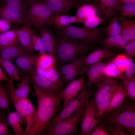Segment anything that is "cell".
Returning a JSON list of instances; mask_svg holds the SVG:
<instances>
[{
	"label": "cell",
	"instance_id": "obj_1",
	"mask_svg": "<svg viewBox=\"0 0 135 135\" xmlns=\"http://www.w3.org/2000/svg\"><path fill=\"white\" fill-rule=\"evenodd\" d=\"M37 98L36 115L28 135H42L51 121L61 109L62 100L60 92L34 91Z\"/></svg>",
	"mask_w": 135,
	"mask_h": 135
},
{
	"label": "cell",
	"instance_id": "obj_2",
	"mask_svg": "<svg viewBox=\"0 0 135 135\" xmlns=\"http://www.w3.org/2000/svg\"><path fill=\"white\" fill-rule=\"evenodd\" d=\"M55 36L54 57L58 66L85 55L94 46L64 35L57 34Z\"/></svg>",
	"mask_w": 135,
	"mask_h": 135
},
{
	"label": "cell",
	"instance_id": "obj_3",
	"mask_svg": "<svg viewBox=\"0 0 135 135\" xmlns=\"http://www.w3.org/2000/svg\"><path fill=\"white\" fill-rule=\"evenodd\" d=\"M105 114H107L106 117L100 122L104 126H120L126 130L130 135H135L134 104L128 101L124 102L114 111Z\"/></svg>",
	"mask_w": 135,
	"mask_h": 135
},
{
	"label": "cell",
	"instance_id": "obj_4",
	"mask_svg": "<svg viewBox=\"0 0 135 135\" xmlns=\"http://www.w3.org/2000/svg\"><path fill=\"white\" fill-rule=\"evenodd\" d=\"M56 30L57 34L66 35L94 46L102 44L105 34L104 28L101 26L89 29L72 24Z\"/></svg>",
	"mask_w": 135,
	"mask_h": 135
},
{
	"label": "cell",
	"instance_id": "obj_5",
	"mask_svg": "<svg viewBox=\"0 0 135 135\" xmlns=\"http://www.w3.org/2000/svg\"><path fill=\"white\" fill-rule=\"evenodd\" d=\"M86 104L80 107L74 114L64 120L53 126L47 127L42 135L78 134V125L85 110Z\"/></svg>",
	"mask_w": 135,
	"mask_h": 135
},
{
	"label": "cell",
	"instance_id": "obj_6",
	"mask_svg": "<svg viewBox=\"0 0 135 135\" xmlns=\"http://www.w3.org/2000/svg\"><path fill=\"white\" fill-rule=\"evenodd\" d=\"M90 94V92L84 86L80 93L63 108L59 114L55 115L47 127L54 126L72 115L80 107L86 103L89 100Z\"/></svg>",
	"mask_w": 135,
	"mask_h": 135
},
{
	"label": "cell",
	"instance_id": "obj_7",
	"mask_svg": "<svg viewBox=\"0 0 135 135\" xmlns=\"http://www.w3.org/2000/svg\"><path fill=\"white\" fill-rule=\"evenodd\" d=\"M96 105L94 101L88 100L86 104V109L80 120L81 128L79 135H90L94 128L99 124L100 121L96 118Z\"/></svg>",
	"mask_w": 135,
	"mask_h": 135
},
{
	"label": "cell",
	"instance_id": "obj_8",
	"mask_svg": "<svg viewBox=\"0 0 135 135\" xmlns=\"http://www.w3.org/2000/svg\"><path fill=\"white\" fill-rule=\"evenodd\" d=\"M31 84L34 91H51L60 92L63 89L39 73L36 68L28 75Z\"/></svg>",
	"mask_w": 135,
	"mask_h": 135
},
{
	"label": "cell",
	"instance_id": "obj_9",
	"mask_svg": "<svg viewBox=\"0 0 135 135\" xmlns=\"http://www.w3.org/2000/svg\"><path fill=\"white\" fill-rule=\"evenodd\" d=\"M85 74L69 83L60 92L63 102V108L76 98L83 89Z\"/></svg>",
	"mask_w": 135,
	"mask_h": 135
},
{
	"label": "cell",
	"instance_id": "obj_10",
	"mask_svg": "<svg viewBox=\"0 0 135 135\" xmlns=\"http://www.w3.org/2000/svg\"><path fill=\"white\" fill-rule=\"evenodd\" d=\"M21 76L22 78L16 88L14 86V81L10 80L7 83L8 94L13 95L18 99L28 98L31 92V84L28 75L21 74Z\"/></svg>",
	"mask_w": 135,
	"mask_h": 135
},
{
	"label": "cell",
	"instance_id": "obj_11",
	"mask_svg": "<svg viewBox=\"0 0 135 135\" xmlns=\"http://www.w3.org/2000/svg\"><path fill=\"white\" fill-rule=\"evenodd\" d=\"M51 10L53 15H69L70 10L78 4L74 0H42Z\"/></svg>",
	"mask_w": 135,
	"mask_h": 135
},
{
	"label": "cell",
	"instance_id": "obj_12",
	"mask_svg": "<svg viewBox=\"0 0 135 135\" xmlns=\"http://www.w3.org/2000/svg\"><path fill=\"white\" fill-rule=\"evenodd\" d=\"M108 63L101 61L86 66L85 74L89 84H98L104 76V71Z\"/></svg>",
	"mask_w": 135,
	"mask_h": 135
},
{
	"label": "cell",
	"instance_id": "obj_13",
	"mask_svg": "<svg viewBox=\"0 0 135 135\" xmlns=\"http://www.w3.org/2000/svg\"><path fill=\"white\" fill-rule=\"evenodd\" d=\"M99 14L105 20L116 15L118 11L117 0H92Z\"/></svg>",
	"mask_w": 135,
	"mask_h": 135
},
{
	"label": "cell",
	"instance_id": "obj_14",
	"mask_svg": "<svg viewBox=\"0 0 135 135\" xmlns=\"http://www.w3.org/2000/svg\"><path fill=\"white\" fill-rule=\"evenodd\" d=\"M38 54L28 53L14 60L20 70L29 75L36 68V66Z\"/></svg>",
	"mask_w": 135,
	"mask_h": 135
},
{
	"label": "cell",
	"instance_id": "obj_15",
	"mask_svg": "<svg viewBox=\"0 0 135 135\" xmlns=\"http://www.w3.org/2000/svg\"><path fill=\"white\" fill-rule=\"evenodd\" d=\"M0 18L5 19L11 23L24 25V26L30 28L26 16L20 12L4 5H2L0 7Z\"/></svg>",
	"mask_w": 135,
	"mask_h": 135
},
{
	"label": "cell",
	"instance_id": "obj_16",
	"mask_svg": "<svg viewBox=\"0 0 135 135\" xmlns=\"http://www.w3.org/2000/svg\"><path fill=\"white\" fill-rule=\"evenodd\" d=\"M114 55V51L112 48H96L88 55L84 56V64L85 66H88L111 58Z\"/></svg>",
	"mask_w": 135,
	"mask_h": 135
},
{
	"label": "cell",
	"instance_id": "obj_17",
	"mask_svg": "<svg viewBox=\"0 0 135 135\" xmlns=\"http://www.w3.org/2000/svg\"><path fill=\"white\" fill-rule=\"evenodd\" d=\"M82 20L75 15H57L52 16L48 26L53 27L56 30L64 28L72 24L82 23Z\"/></svg>",
	"mask_w": 135,
	"mask_h": 135
},
{
	"label": "cell",
	"instance_id": "obj_18",
	"mask_svg": "<svg viewBox=\"0 0 135 135\" xmlns=\"http://www.w3.org/2000/svg\"><path fill=\"white\" fill-rule=\"evenodd\" d=\"M40 36L47 53L54 56L56 49L55 36L47 27L43 28L40 30Z\"/></svg>",
	"mask_w": 135,
	"mask_h": 135
},
{
	"label": "cell",
	"instance_id": "obj_19",
	"mask_svg": "<svg viewBox=\"0 0 135 135\" xmlns=\"http://www.w3.org/2000/svg\"><path fill=\"white\" fill-rule=\"evenodd\" d=\"M118 83H116L107 93L105 94L96 105V117L100 121L108 109L112 94L116 88Z\"/></svg>",
	"mask_w": 135,
	"mask_h": 135
},
{
	"label": "cell",
	"instance_id": "obj_20",
	"mask_svg": "<svg viewBox=\"0 0 135 135\" xmlns=\"http://www.w3.org/2000/svg\"><path fill=\"white\" fill-rule=\"evenodd\" d=\"M28 53L19 42L0 50V55L2 58L11 60Z\"/></svg>",
	"mask_w": 135,
	"mask_h": 135
},
{
	"label": "cell",
	"instance_id": "obj_21",
	"mask_svg": "<svg viewBox=\"0 0 135 135\" xmlns=\"http://www.w3.org/2000/svg\"><path fill=\"white\" fill-rule=\"evenodd\" d=\"M126 97L122 82L118 84L113 93L109 108L106 113L114 112L118 109L124 101Z\"/></svg>",
	"mask_w": 135,
	"mask_h": 135
},
{
	"label": "cell",
	"instance_id": "obj_22",
	"mask_svg": "<svg viewBox=\"0 0 135 135\" xmlns=\"http://www.w3.org/2000/svg\"><path fill=\"white\" fill-rule=\"evenodd\" d=\"M19 42L29 53H34L32 42V38L33 33L30 28L24 26L16 29Z\"/></svg>",
	"mask_w": 135,
	"mask_h": 135
},
{
	"label": "cell",
	"instance_id": "obj_23",
	"mask_svg": "<svg viewBox=\"0 0 135 135\" xmlns=\"http://www.w3.org/2000/svg\"><path fill=\"white\" fill-rule=\"evenodd\" d=\"M117 82L116 79L105 76H104L98 84V88L94 94V98L93 100L96 105Z\"/></svg>",
	"mask_w": 135,
	"mask_h": 135
},
{
	"label": "cell",
	"instance_id": "obj_24",
	"mask_svg": "<svg viewBox=\"0 0 135 135\" xmlns=\"http://www.w3.org/2000/svg\"><path fill=\"white\" fill-rule=\"evenodd\" d=\"M118 18L120 21L121 34L128 42L135 39V20L127 18Z\"/></svg>",
	"mask_w": 135,
	"mask_h": 135
},
{
	"label": "cell",
	"instance_id": "obj_25",
	"mask_svg": "<svg viewBox=\"0 0 135 135\" xmlns=\"http://www.w3.org/2000/svg\"><path fill=\"white\" fill-rule=\"evenodd\" d=\"M0 66L8 74L10 80L19 81L22 78L20 72L11 60L4 58L0 55Z\"/></svg>",
	"mask_w": 135,
	"mask_h": 135
},
{
	"label": "cell",
	"instance_id": "obj_26",
	"mask_svg": "<svg viewBox=\"0 0 135 135\" xmlns=\"http://www.w3.org/2000/svg\"><path fill=\"white\" fill-rule=\"evenodd\" d=\"M75 15L82 21L88 18L99 14L96 6L93 3L78 5Z\"/></svg>",
	"mask_w": 135,
	"mask_h": 135
},
{
	"label": "cell",
	"instance_id": "obj_27",
	"mask_svg": "<svg viewBox=\"0 0 135 135\" xmlns=\"http://www.w3.org/2000/svg\"><path fill=\"white\" fill-rule=\"evenodd\" d=\"M56 64L54 56L47 53L38 54L36 68V70L44 73Z\"/></svg>",
	"mask_w": 135,
	"mask_h": 135
},
{
	"label": "cell",
	"instance_id": "obj_28",
	"mask_svg": "<svg viewBox=\"0 0 135 135\" xmlns=\"http://www.w3.org/2000/svg\"><path fill=\"white\" fill-rule=\"evenodd\" d=\"M128 42L120 34L115 36L104 37L102 44L104 48L110 49L114 48L124 50Z\"/></svg>",
	"mask_w": 135,
	"mask_h": 135
},
{
	"label": "cell",
	"instance_id": "obj_29",
	"mask_svg": "<svg viewBox=\"0 0 135 135\" xmlns=\"http://www.w3.org/2000/svg\"><path fill=\"white\" fill-rule=\"evenodd\" d=\"M83 59V58L80 62L70 69L61 78L62 84L64 86H66L70 82L76 79L78 77L80 76L85 74L86 66L84 65V64Z\"/></svg>",
	"mask_w": 135,
	"mask_h": 135
},
{
	"label": "cell",
	"instance_id": "obj_30",
	"mask_svg": "<svg viewBox=\"0 0 135 135\" xmlns=\"http://www.w3.org/2000/svg\"><path fill=\"white\" fill-rule=\"evenodd\" d=\"M9 101L14 107L16 112L20 116L21 123L23 126L26 123L25 116L29 100L28 98L22 99H18L13 96L9 97Z\"/></svg>",
	"mask_w": 135,
	"mask_h": 135
},
{
	"label": "cell",
	"instance_id": "obj_31",
	"mask_svg": "<svg viewBox=\"0 0 135 135\" xmlns=\"http://www.w3.org/2000/svg\"><path fill=\"white\" fill-rule=\"evenodd\" d=\"M7 120L8 126L12 128L15 135H26L22 125L20 118L16 111L8 113Z\"/></svg>",
	"mask_w": 135,
	"mask_h": 135
},
{
	"label": "cell",
	"instance_id": "obj_32",
	"mask_svg": "<svg viewBox=\"0 0 135 135\" xmlns=\"http://www.w3.org/2000/svg\"><path fill=\"white\" fill-rule=\"evenodd\" d=\"M52 16L51 10L43 2L40 13L34 26L40 31L44 27L48 26Z\"/></svg>",
	"mask_w": 135,
	"mask_h": 135
},
{
	"label": "cell",
	"instance_id": "obj_33",
	"mask_svg": "<svg viewBox=\"0 0 135 135\" xmlns=\"http://www.w3.org/2000/svg\"><path fill=\"white\" fill-rule=\"evenodd\" d=\"M43 1L38 0L29 6L26 18L30 26H34L40 13Z\"/></svg>",
	"mask_w": 135,
	"mask_h": 135
},
{
	"label": "cell",
	"instance_id": "obj_34",
	"mask_svg": "<svg viewBox=\"0 0 135 135\" xmlns=\"http://www.w3.org/2000/svg\"><path fill=\"white\" fill-rule=\"evenodd\" d=\"M18 42L16 30H9L0 33V50Z\"/></svg>",
	"mask_w": 135,
	"mask_h": 135
},
{
	"label": "cell",
	"instance_id": "obj_35",
	"mask_svg": "<svg viewBox=\"0 0 135 135\" xmlns=\"http://www.w3.org/2000/svg\"><path fill=\"white\" fill-rule=\"evenodd\" d=\"M36 109L29 100L25 116L26 126L25 131L26 135H28L34 124L36 117Z\"/></svg>",
	"mask_w": 135,
	"mask_h": 135
},
{
	"label": "cell",
	"instance_id": "obj_36",
	"mask_svg": "<svg viewBox=\"0 0 135 135\" xmlns=\"http://www.w3.org/2000/svg\"><path fill=\"white\" fill-rule=\"evenodd\" d=\"M109 20L110 21L109 24L104 28V32L107 37L112 36L120 34V27L118 17H112Z\"/></svg>",
	"mask_w": 135,
	"mask_h": 135
},
{
	"label": "cell",
	"instance_id": "obj_37",
	"mask_svg": "<svg viewBox=\"0 0 135 135\" xmlns=\"http://www.w3.org/2000/svg\"><path fill=\"white\" fill-rule=\"evenodd\" d=\"M104 76L122 81L125 78L124 74L117 68L112 60L108 63L104 70Z\"/></svg>",
	"mask_w": 135,
	"mask_h": 135
},
{
	"label": "cell",
	"instance_id": "obj_38",
	"mask_svg": "<svg viewBox=\"0 0 135 135\" xmlns=\"http://www.w3.org/2000/svg\"><path fill=\"white\" fill-rule=\"evenodd\" d=\"M2 5L6 6L19 12L26 16L28 10L27 6L22 0H2Z\"/></svg>",
	"mask_w": 135,
	"mask_h": 135
},
{
	"label": "cell",
	"instance_id": "obj_39",
	"mask_svg": "<svg viewBox=\"0 0 135 135\" xmlns=\"http://www.w3.org/2000/svg\"><path fill=\"white\" fill-rule=\"evenodd\" d=\"M0 82V110H7L10 112L9 108L8 92L7 83Z\"/></svg>",
	"mask_w": 135,
	"mask_h": 135
},
{
	"label": "cell",
	"instance_id": "obj_40",
	"mask_svg": "<svg viewBox=\"0 0 135 135\" xmlns=\"http://www.w3.org/2000/svg\"><path fill=\"white\" fill-rule=\"evenodd\" d=\"M118 11L120 14L119 18H132L135 16V4H122L118 6Z\"/></svg>",
	"mask_w": 135,
	"mask_h": 135
},
{
	"label": "cell",
	"instance_id": "obj_41",
	"mask_svg": "<svg viewBox=\"0 0 135 135\" xmlns=\"http://www.w3.org/2000/svg\"><path fill=\"white\" fill-rule=\"evenodd\" d=\"M56 65L52 67L43 75L48 80L55 84L64 88Z\"/></svg>",
	"mask_w": 135,
	"mask_h": 135
},
{
	"label": "cell",
	"instance_id": "obj_42",
	"mask_svg": "<svg viewBox=\"0 0 135 135\" xmlns=\"http://www.w3.org/2000/svg\"><path fill=\"white\" fill-rule=\"evenodd\" d=\"M7 110H0V135H12L8 127Z\"/></svg>",
	"mask_w": 135,
	"mask_h": 135
},
{
	"label": "cell",
	"instance_id": "obj_43",
	"mask_svg": "<svg viewBox=\"0 0 135 135\" xmlns=\"http://www.w3.org/2000/svg\"><path fill=\"white\" fill-rule=\"evenodd\" d=\"M105 19L98 16H94L87 18L82 21L84 28L92 29L96 28L104 22Z\"/></svg>",
	"mask_w": 135,
	"mask_h": 135
},
{
	"label": "cell",
	"instance_id": "obj_44",
	"mask_svg": "<svg viewBox=\"0 0 135 135\" xmlns=\"http://www.w3.org/2000/svg\"><path fill=\"white\" fill-rule=\"evenodd\" d=\"M129 58L124 54L116 55L112 60L118 69L122 72H125L128 64Z\"/></svg>",
	"mask_w": 135,
	"mask_h": 135
},
{
	"label": "cell",
	"instance_id": "obj_45",
	"mask_svg": "<svg viewBox=\"0 0 135 135\" xmlns=\"http://www.w3.org/2000/svg\"><path fill=\"white\" fill-rule=\"evenodd\" d=\"M32 42L34 51L38 52L39 54L46 53V50L40 36L33 33Z\"/></svg>",
	"mask_w": 135,
	"mask_h": 135
},
{
	"label": "cell",
	"instance_id": "obj_46",
	"mask_svg": "<svg viewBox=\"0 0 135 135\" xmlns=\"http://www.w3.org/2000/svg\"><path fill=\"white\" fill-rule=\"evenodd\" d=\"M129 58L128 63L125 72V78L122 81L124 85L127 83L135 72V64L133 59Z\"/></svg>",
	"mask_w": 135,
	"mask_h": 135
},
{
	"label": "cell",
	"instance_id": "obj_47",
	"mask_svg": "<svg viewBox=\"0 0 135 135\" xmlns=\"http://www.w3.org/2000/svg\"><path fill=\"white\" fill-rule=\"evenodd\" d=\"M124 86V85H123ZM127 96L133 101L135 99V76L133 75L125 85L124 86Z\"/></svg>",
	"mask_w": 135,
	"mask_h": 135
},
{
	"label": "cell",
	"instance_id": "obj_48",
	"mask_svg": "<svg viewBox=\"0 0 135 135\" xmlns=\"http://www.w3.org/2000/svg\"><path fill=\"white\" fill-rule=\"evenodd\" d=\"M124 50L126 56L133 59L135 56V39L128 42Z\"/></svg>",
	"mask_w": 135,
	"mask_h": 135
},
{
	"label": "cell",
	"instance_id": "obj_49",
	"mask_svg": "<svg viewBox=\"0 0 135 135\" xmlns=\"http://www.w3.org/2000/svg\"><path fill=\"white\" fill-rule=\"evenodd\" d=\"M104 126L107 129L110 135H130L121 127L117 126Z\"/></svg>",
	"mask_w": 135,
	"mask_h": 135
},
{
	"label": "cell",
	"instance_id": "obj_50",
	"mask_svg": "<svg viewBox=\"0 0 135 135\" xmlns=\"http://www.w3.org/2000/svg\"><path fill=\"white\" fill-rule=\"evenodd\" d=\"M90 135H110L107 129L101 123L99 124L94 128Z\"/></svg>",
	"mask_w": 135,
	"mask_h": 135
},
{
	"label": "cell",
	"instance_id": "obj_51",
	"mask_svg": "<svg viewBox=\"0 0 135 135\" xmlns=\"http://www.w3.org/2000/svg\"><path fill=\"white\" fill-rule=\"evenodd\" d=\"M11 24L8 20L0 18V33L9 30L11 27Z\"/></svg>",
	"mask_w": 135,
	"mask_h": 135
},
{
	"label": "cell",
	"instance_id": "obj_52",
	"mask_svg": "<svg viewBox=\"0 0 135 135\" xmlns=\"http://www.w3.org/2000/svg\"><path fill=\"white\" fill-rule=\"evenodd\" d=\"M10 80L6 74V72L0 66V82L2 81H10Z\"/></svg>",
	"mask_w": 135,
	"mask_h": 135
},
{
	"label": "cell",
	"instance_id": "obj_53",
	"mask_svg": "<svg viewBox=\"0 0 135 135\" xmlns=\"http://www.w3.org/2000/svg\"><path fill=\"white\" fill-rule=\"evenodd\" d=\"M117 2L118 6L122 4H135V0H117Z\"/></svg>",
	"mask_w": 135,
	"mask_h": 135
},
{
	"label": "cell",
	"instance_id": "obj_54",
	"mask_svg": "<svg viewBox=\"0 0 135 135\" xmlns=\"http://www.w3.org/2000/svg\"><path fill=\"white\" fill-rule=\"evenodd\" d=\"M78 5L93 3L92 0H74Z\"/></svg>",
	"mask_w": 135,
	"mask_h": 135
},
{
	"label": "cell",
	"instance_id": "obj_55",
	"mask_svg": "<svg viewBox=\"0 0 135 135\" xmlns=\"http://www.w3.org/2000/svg\"><path fill=\"white\" fill-rule=\"evenodd\" d=\"M38 0H23L27 6H30Z\"/></svg>",
	"mask_w": 135,
	"mask_h": 135
},
{
	"label": "cell",
	"instance_id": "obj_56",
	"mask_svg": "<svg viewBox=\"0 0 135 135\" xmlns=\"http://www.w3.org/2000/svg\"><path fill=\"white\" fill-rule=\"evenodd\" d=\"M2 0H0V7L2 5Z\"/></svg>",
	"mask_w": 135,
	"mask_h": 135
}]
</instances>
